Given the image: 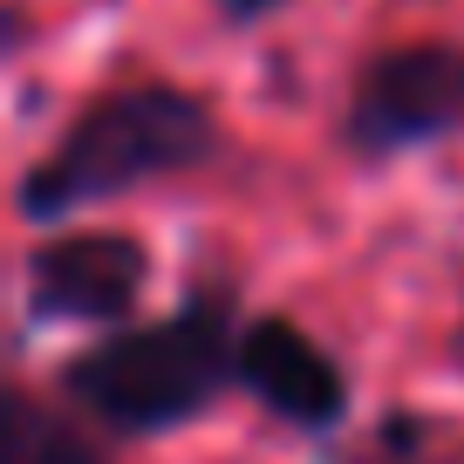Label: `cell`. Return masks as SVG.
<instances>
[{
  "label": "cell",
  "instance_id": "cell-4",
  "mask_svg": "<svg viewBox=\"0 0 464 464\" xmlns=\"http://www.w3.org/2000/svg\"><path fill=\"white\" fill-rule=\"evenodd\" d=\"M144 294V246L110 232H75L34 253L28 266V307L48 321H110L130 314Z\"/></svg>",
  "mask_w": 464,
  "mask_h": 464
},
{
  "label": "cell",
  "instance_id": "cell-6",
  "mask_svg": "<svg viewBox=\"0 0 464 464\" xmlns=\"http://www.w3.org/2000/svg\"><path fill=\"white\" fill-rule=\"evenodd\" d=\"M7 464H102V458L75 430L48 423L34 403H14V423H7Z\"/></svg>",
  "mask_w": 464,
  "mask_h": 464
},
{
  "label": "cell",
  "instance_id": "cell-3",
  "mask_svg": "<svg viewBox=\"0 0 464 464\" xmlns=\"http://www.w3.org/2000/svg\"><path fill=\"white\" fill-rule=\"evenodd\" d=\"M464 123V48H396L355 89V144L403 150Z\"/></svg>",
  "mask_w": 464,
  "mask_h": 464
},
{
  "label": "cell",
  "instance_id": "cell-2",
  "mask_svg": "<svg viewBox=\"0 0 464 464\" xmlns=\"http://www.w3.org/2000/svg\"><path fill=\"white\" fill-rule=\"evenodd\" d=\"M218 130L212 116L178 89H130L110 96L62 137V150L21 185V212L28 218H55L69 205L110 198L123 185H144L158 171H185V164L212 158Z\"/></svg>",
  "mask_w": 464,
  "mask_h": 464
},
{
  "label": "cell",
  "instance_id": "cell-1",
  "mask_svg": "<svg viewBox=\"0 0 464 464\" xmlns=\"http://www.w3.org/2000/svg\"><path fill=\"white\" fill-rule=\"evenodd\" d=\"M232 369L239 362L226 355V307L191 301L164 328H130L89 348L69 369V390L110 430H171L212 403Z\"/></svg>",
  "mask_w": 464,
  "mask_h": 464
},
{
  "label": "cell",
  "instance_id": "cell-5",
  "mask_svg": "<svg viewBox=\"0 0 464 464\" xmlns=\"http://www.w3.org/2000/svg\"><path fill=\"white\" fill-rule=\"evenodd\" d=\"M239 376H246L253 396H266V403H274L280 417H294V423H334L342 403H348L342 369H334L294 321H260V328L239 342Z\"/></svg>",
  "mask_w": 464,
  "mask_h": 464
},
{
  "label": "cell",
  "instance_id": "cell-7",
  "mask_svg": "<svg viewBox=\"0 0 464 464\" xmlns=\"http://www.w3.org/2000/svg\"><path fill=\"white\" fill-rule=\"evenodd\" d=\"M226 7H232V14H239V21H246V14H266L274 0H226Z\"/></svg>",
  "mask_w": 464,
  "mask_h": 464
}]
</instances>
